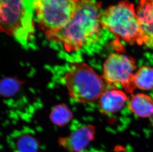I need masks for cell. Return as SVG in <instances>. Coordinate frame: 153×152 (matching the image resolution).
Instances as JSON below:
<instances>
[{"label":"cell","mask_w":153,"mask_h":152,"mask_svg":"<svg viewBox=\"0 0 153 152\" xmlns=\"http://www.w3.org/2000/svg\"><path fill=\"white\" fill-rule=\"evenodd\" d=\"M102 3L94 0H78L76 12L64 27L46 35L48 40L62 45L68 52L79 50L100 39L102 27Z\"/></svg>","instance_id":"cell-1"},{"label":"cell","mask_w":153,"mask_h":152,"mask_svg":"<svg viewBox=\"0 0 153 152\" xmlns=\"http://www.w3.org/2000/svg\"><path fill=\"white\" fill-rule=\"evenodd\" d=\"M83 152H104L102 151H99L95 149H90L88 151H83Z\"/></svg>","instance_id":"cell-15"},{"label":"cell","mask_w":153,"mask_h":152,"mask_svg":"<svg viewBox=\"0 0 153 152\" xmlns=\"http://www.w3.org/2000/svg\"><path fill=\"white\" fill-rule=\"evenodd\" d=\"M133 83L135 88L143 91L153 89V68L142 66L133 76Z\"/></svg>","instance_id":"cell-12"},{"label":"cell","mask_w":153,"mask_h":152,"mask_svg":"<svg viewBox=\"0 0 153 152\" xmlns=\"http://www.w3.org/2000/svg\"><path fill=\"white\" fill-rule=\"evenodd\" d=\"M72 112L65 104H59L53 108L50 118L52 122L59 126L67 125L72 119Z\"/></svg>","instance_id":"cell-13"},{"label":"cell","mask_w":153,"mask_h":152,"mask_svg":"<svg viewBox=\"0 0 153 152\" xmlns=\"http://www.w3.org/2000/svg\"><path fill=\"white\" fill-rule=\"evenodd\" d=\"M102 27L118 39L133 45H144L141 28L133 3L123 0L101 13Z\"/></svg>","instance_id":"cell-3"},{"label":"cell","mask_w":153,"mask_h":152,"mask_svg":"<svg viewBox=\"0 0 153 152\" xmlns=\"http://www.w3.org/2000/svg\"><path fill=\"white\" fill-rule=\"evenodd\" d=\"M78 0H34L39 28L45 35L64 27L76 12Z\"/></svg>","instance_id":"cell-4"},{"label":"cell","mask_w":153,"mask_h":152,"mask_svg":"<svg viewBox=\"0 0 153 152\" xmlns=\"http://www.w3.org/2000/svg\"><path fill=\"white\" fill-rule=\"evenodd\" d=\"M151 117V122H152V124H153V114L152 116Z\"/></svg>","instance_id":"cell-16"},{"label":"cell","mask_w":153,"mask_h":152,"mask_svg":"<svg viewBox=\"0 0 153 152\" xmlns=\"http://www.w3.org/2000/svg\"><path fill=\"white\" fill-rule=\"evenodd\" d=\"M136 69L134 59L120 53H112L103 65L102 78L107 85H121L128 92L134 90L133 83L134 72Z\"/></svg>","instance_id":"cell-6"},{"label":"cell","mask_w":153,"mask_h":152,"mask_svg":"<svg viewBox=\"0 0 153 152\" xmlns=\"http://www.w3.org/2000/svg\"><path fill=\"white\" fill-rule=\"evenodd\" d=\"M0 3L1 32L26 44L33 25L30 17H28L25 0H1Z\"/></svg>","instance_id":"cell-5"},{"label":"cell","mask_w":153,"mask_h":152,"mask_svg":"<svg viewBox=\"0 0 153 152\" xmlns=\"http://www.w3.org/2000/svg\"><path fill=\"white\" fill-rule=\"evenodd\" d=\"M130 111L142 118L151 117L153 114V100L144 93H138L132 97L128 105Z\"/></svg>","instance_id":"cell-11"},{"label":"cell","mask_w":153,"mask_h":152,"mask_svg":"<svg viewBox=\"0 0 153 152\" xmlns=\"http://www.w3.org/2000/svg\"><path fill=\"white\" fill-rule=\"evenodd\" d=\"M95 128L92 125H86L77 128L71 134L60 138V146L71 152H83L95 137Z\"/></svg>","instance_id":"cell-7"},{"label":"cell","mask_w":153,"mask_h":152,"mask_svg":"<svg viewBox=\"0 0 153 152\" xmlns=\"http://www.w3.org/2000/svg\"><path fill=\"white\" fill-rule=\"evenodd\" d=\"M9 146L14 152H38L39 142L31 132L17 131L7 139Z\"/></svg>","instance_id":"cell-9"},{"label":"cell","mask_w":153,"mask_h":152,"mask_svg":"<svg viewBox=\"0 0 153 152\" xmlns=\"http://www.w3.org/2000/svg\"><path fill=\"white\" fill-rule=\"evenodd\" d=\"M19 82L12 78H5L1 83V93L5 97H10L15 94L19 89Z\"/></svg>","instance_id":"cell-14"},{"label":"cell","mask_w":153,"mask_h":152,"mask_svg":"<svg viewBox=\"0 0 153 152\" xmlns=\"http://www.w3.org/2000/svg\"><path fill=\"white\" fill-rule=\"evenodd\" d=\"M63 82L76 102L89 103L99 100L107 89V83L89 65L74 62L68 66Z\"/></svg>","instance_id":"cell-2"},{"label":"cell","mask_w":153,"mask_h":152,"mask_svg":"<svg viewBox=\"0 0 153 152\" xmlns=\"http://www.w3.org/2000/svg\"><path fill=\"white\" fill-rule=\"evenodd\" d=\"M128 100L126 93L117 89L106 90L99 100L100 108L102 113H114L124 106Z\"/></svg>","instance_id":"cell-10"},{"label":"cell","mask_w":153,"mask_h":152,"mask_svg":"<svg viewBox=\"0 0 153 152\" xmlns=\"http://www.w3.org/2000/svg\"><path fill=\"white\" fill-rule=\"evenodd\" d=\"M136 12L143 44L153 48V0H139Z\"/></svg>","instance_id":"cell-8"}]
</instances>
